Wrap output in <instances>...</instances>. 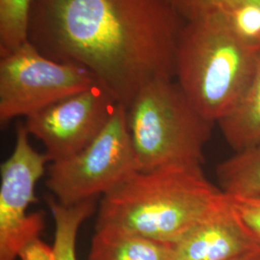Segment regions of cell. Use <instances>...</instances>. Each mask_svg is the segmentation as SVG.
<instances>
[{"label": "cell", "instance_id": "12", "mask_svg": "<svg viewBox=\"0 0 260 260\" xmlns=\"http://www.w3.org/2000/svg\"><path fill=\"white\" fill-rule=\"evenodd\" d=\"M226 195L260 196V145L237 151L216 169Z\"/></svg>", "mask_w": 260, "mask_h": 260}, {"label": "cell", "instance_id": "18", "mask_svg": "<svg viewBox=\"0 0 260 260\" xmlns=\"http://www.w3.org/2000/svg\"><path fill=\"white\" fill-rule=\"evenodd\" d=\"M237 260H260V251L253 252V253H251L246 256H243L241 258Z\"/></svg>", "mask_w": 260, "mask_h": 260}, {"label": "cell", "instance_id": "6", "mask_svg": "<svg viewBox=\"0 0 260 260\" xmlns=\"http://www.w3.org/2000/svg\"><path fill=\"white\" fill-rule=\"evenodd\" d=\"M96 83L90 72L54 61L27 41L0 59V121L27 118Z\"/></svg>", "mask_w": 260, "mask_h": 260}, {"label": "cell", "instance_id": "11", "mask_svg": "<svg viewBox=\"0 0 260 260\" xmlns=\"http://www.w3.org/2000/svg\"><path fill=\"white\" fill-rule=\"evenodd\" d=\"M217 124L236 152L260 145V54L248 89L233 111Z\"/></svg>", "mask_w": 260, "mask_h": 260}, {"label": "cell", "instance_id": "14", "mask_svg": "<svg viewBox=\"0 0 260 260\" xmlns=\"http://www.w3.org/2000/svg\"><path fill=\"white\" fill-rule=\"evenodd\" d=\"M33 0H0V58L28 41V24Z\"/></svg>", "mask_w": 260, "mask_h": 260}, {"label": "cell", "instance_id": "7", "mask_svg": "<svg viewBox=\"0 0 260 260\" xmlns=\"http://www.w3.org/2000/svg\"><path fill=\"white\" fill-rule=\"evenodd\" d=\"M24 122L16 130L14 151L1 164L0 185V260H16L29 242L44 229L42 213L27 214L38 200L35 189L49 162L46 153L33 149Z\"/></svg>", "mask_w": 260, "mask_h": 260}, {"label": "cell", "instance_id": "5", "mask_svg": "<svg viewBox=\"0 0 260 260\" xmlns=\"http://www.w3.org/2000/svg\"><path fill=\"white\" fill-rule=\"evenodd\" d=\"M137 171L126 107L121 103L87 148L50 163L46 185L61 205L70 206L109 193Z\"/></svg>", "mask_w": 260, "mask_h": 260}, {"label": "cell", "instance_id": "8", "mask_svg": "<svg viewBox=\"0 0 260 260\" xmlns=\"http://www.w3.org/2000/svg\"><path fill=\"white\" fill-rule=\"evenodd\" d=\"M119 104L96 83L30 115L24 124L28 133L44 144L52 163L87 148L107 125Z\"/></svg>", "mask_w": 260, "mask_h": 260}, {"label": "cell", "instance_id": "4", "mask_svg": "<svg viewBox=\"0 0 260 260\" xmlns=\"http://www.w3.org/2000/svg\"><path fill=\"white\" fill-rule=\"evenodd\" d=\"M130 138L139 171L204 162L213 121L189 101L176 79L146 85L126 107Z\"/></svg>", "mask_w": 260, "mask_h": 260}, {"label": "cell", "instance_id": "1", "mask_svg": "<svg viewBox=\"0 0 260 260\" xmlns=\"http://www.w3.org/2000/svg\"><path fill=\"white\" fill-rule=\"evenodd\" d=\"M184 22L166 0H33L28 41L90 72L127 107L151 81L175 79Z\"/></svg>", "mask_w": 260, "mask_h": 260}, {"label": "cell", "instance_id": "9", "mask_svg": "<svg viewBox=\"0 0 260 260\" xmlns=\"http://www.w3.org/2000/svg\"><path fill=\"white\" fill-rule=\"evenodd\" d=\"M260 251L231 205L174 244V260H237Z\"/></svg>", "mask_w": 260, "mask_h": 260}, {"label": "cell", "instance_id": "13", "mask_svg": "<svg viewBox=\"0 0 260 260\" xmlns=\"http://www.w3.org/2000/svg\"><path fill=\"white\" fill-rule=\"evenodd\" d=\"M47 205L55 223L53 250L57 260H77L75 244L77 233L84 221L94 212L95 199L76 205H61L56 199L47 198Z\"/></svg>", "mask_w": 260, "mask_h": 260}, {"label": "cell", "instance_id": "10", "mask_svg": "<svg viewBox=\"0 0 260 260\" xmlns=\"http://www.w3.org/2000/svg\"><path fill=\"white\" fill-rule=\"evenodd\" d=\"M88 259L174 260V244L117 228H95Z\"/></svg>", "mask_w": 260, "mask_h": 260}, {"label": "cell", "instance_id": "2", "mask_svg": "<svg viewBox=\"0 0 260 260\" xmlns=\"http://www.w3.org/2000/svg\"><path fill=\"white\" fill-rule=\"evenodd\" d=\"M229 206L228 196L205 177L202 165H169L137 171L103 196L95 228L175 244Z\"/></svg>", "mask_w": 260, "mask_h": 260}, {"label": "cell", "instance_id": "3", "mask_svg": "<svg viewBox=\"0 0 260 260\" xmlns=\"http://www.w3.org/2000/svg\"><path fill=\"white\" fill-rule=\"evenodd\" d=\"M260 51L216 12L185 21L177 40L175 79L196 109L217 123L239 103Z\"/></svg>", "mask_w": 260, "mask_h": 260}, {"label": "cell", "instance_id": "15", "mask_svg": "<svg viewBox=\"0 0 260 260\" xmlns=\"http://www.w3.org/2000/svg\"><path fill=\"white\" fill-rule=\"evenodd\" d=\"M184 21L221 12L226 13L248 4H259L260 0H166Z\"/></svg>", "mask_w": 260, "mask_h": 260}, {"label": "cell", "instance_id": "17", "mask_svg": "<svg viewBox=\"0 0 260 260\" xmlns=\"http://www.w3.org/2000/svg\"><path fill=\"white\" fill-rule=\"evenodd\" d=\"M20 260H57L53 247H49L45 242L36 239L29 242L19 251Z\"/></svg>", "mask_w": 260, "mask_h": 260}, {"label": "cell", "instance_id": "16", "mask_svg": "<svg viewBox=\"0 0 260 260\" xmlns=\"http://www.w3.org/2000/svg\"><path fill=\"white\" fill-rule=\"evenodd\" d=\"M226 196L233 211L260 246V196Z\"/></svg>", "mask_w": 260, "mask_h": 260}]
</instances>
